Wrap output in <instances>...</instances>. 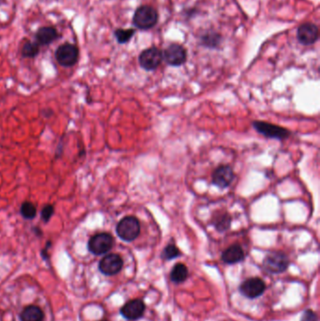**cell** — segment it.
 Wrapping results in <instances>:
<instances>
[{
	"instance_id": "277c9868",
	"label": "cell",
	"mask_w": 320,
	"mask_h": 321,
	"mask_svg": "<svg viewBox=\"0 0 320 321\" xmlns=\"http://www.w3.org/2000/svg\"><path fill=\"white\" fill-rule=\"evenodd\" d=\"M289 266V259L287 255L282 252H270L263 260L264 269L272 274L281 273Z\"/></svg>"
},
{
	"instance_id": "ba28073f",
	"label": "cell",
	"mask_w": 320,
	"mask_h": 321,
	"mask_svg": "<svg viewBox=\"0 0 320 321\" xmlns=\"http://www.w3.org/2000/svg\"><path fill=\"white\" fill-rule=\"evenodd\" d=\"M162 61V53L156 47L144 50L139 55V64L146 71H154L160 66Z\"/></svg>"
},
{
	"instance_id": "603a6c76",
	"label": "cell",
	"mask_w": 320,
	"mask_h": 321,
	"mask_svg": "<svg viewBox=\"0 0 320 321\" xmlns=\"http://www.w3.org/2000/svg\"><path fill=\"white\" fill-rule=\"evenodd\" d=\"M181 255L180 251L175 244H168L161 253V258L164 260H171Z\"/></svg>"
},
{
	"instance_id": "5bb4252c",
	"label": "cell",
	"mask_w": 320,
	"mask_h": 321,
	"mask_svg": "<svg viewBox=\"0 0 320 321\" xmlns=\"http://www.w3.org/2000/svg\"><path fill=\"white\" fill-rule=\"evenodd\" d=\"M244 252L239 244H233L229 246L222 254V260L226 264L230 265L240 263L244 259Z\"/></svg>"
},
{
	"instance_id": "3957f363",
	"label": "cell",
	"mask_w": 320,
	"mask_h": 321,
	"mask_svg": "<svg viewBox=\"0 0 320 321\" xmlns=\"http://www.w3.org/2000/svg\"><path fill=\"white\" fill-rule=\"evenodd\" d=\"M114 246V238L111 234L104 232L92 236L89 243L88 248L91 254L102 255L108 253Z\"/></svg>"
},
{
	"instance_id": "8fae6325",
	"label": "cell",
	"mask_w": 320,
	"mask_h": 321,
	"mask_svg": "<svg viewBox=\"0 0 320 321\" xmlns=\"http://www.w3.org/2000/svg\"><path fill=\"white\" fill-rule=\"evenodd\" d=\"M146 305L142 300L135 299L125 303L120 309V314L128 321H137L143 317Z\"/></svg>"
},
{
	"instance_id": "ffe728a7",
	"label": "cell",
	"mask_w": 320,
	"mask_h": 321,
	"mask_svg": "<svg viewBox=\"0 0 320 321\" xmlns=\"http://www.w3.org/2000/svg\"><path fill=\"white\" fill-rule=\"evenodd\" d=\"M20 214L26 220H33L37 216V209L33 203L26 201L21 206Z\"/></svg>"
},
{
	"instance_id": "9c48e42d",
	"label": "cell",
	"mask_w": 320,
	"mask_h": 321,
	"mask_svg": "<svg viewBox=\"0 0 320 321\" xmlns=\"http://www.w3.org/2000/svg\"><path fill=\"white\" fill-rule=\"evenodd\" d=\"M123 267V260L120 254H107L99 263V269L105 275L118 274Z\"/></svg>"
},
{
	"instance_id": "4316f807",
	"label": "cell",
	"mask_w": 320,
	"mask_h": 321,
	"mask_svg": "<svg viewBox=\"0 0 320 321\" xmlns=\"http://www.w3.org/2000/svg\"></svg>"
},
{
	"instance_id": "ac0fdd59",
	"label": "cell",
	"mask_w": 320,
	"mask_h": 321,
	"mask_svg": "<svg viewBox=\"0 0 320 321\" xmlns=\"http://www.w3.org/2000/svg\"><path fill=\"white\" fill-rule=\"evenodd\" d=\"M188 274H189V271H188L186 266L184 264L178 263V264L175 265L172 268V271L170 273V278L174 283L179 284V283H182L186 280Z\"/></svg>"
},
{
	"instance_id": "4fadbf2b",
	"label": "cell",
	"mask_w": 320,
	"mask_h": 321,
	"mask_svg": "<svg viewBox=\"0 0 320 321\" xmlns=\"http://www.w3.org/2000/svg\"><path fill=\"white\" fill-rule=\"evenodd\" d=\"M297 37L303 45L314 44L319 40V27L312 23H305L298 28Z\"/></svg>"
},
{
	"instance_id": "d4e9b609",
	"label": "cell",
	"mask_w": 320,
	"mask_h": 321,
	"mask_svg": "<svg viewBox=\"0 0 320 321\" xmlns=\"http://www.w3.org/2000/svg\"><path fill=\"white\" fill-rule=\"evenodd\" d=\"M301 321H319V319H318L317 314L314 311H312V310H306L303 313Z\"/></svg>"
},
{
	"instance_id": "d6986e66",
	"label": "cell",
	"mask_w": 320,
	"mask_h": 321,
	"mask_svg": "<svg viewBox=\"0 0 320 321\" xmlns=\"http://www.w3.org/2000/svg\"><path fill=\"white\" fill-rule=\"evenodd\" d=\"M202 43L203 45L209 47V48H216L221 43L222 37L215 32H209L206 33L204 36H202Z\"/></svg>"
},
{
	"instance_id": "9a60e30c",
	"label": "cell",
	"mask_w": 320,
	"mask_h": 321,
	"mask_svg": "<svg viewBox=\"0 0 320 321\" xmlns=\"http://www.w3.org/2000/svg\"><path fill=\"white\" fill-rule=\"evenodd\" d=\"M35 38L39 45H48L58 38V33L54 27H40L37 31Z\"/></svg>"
},
{
	"instance_id": "2e32d148",
	"label": "cell",
	"mask_w": 320,
	"mask_h": 321,
	"mask_svg": "<svg viewBox=\"0 0 320 321\" xmlns=\"http://www.w3.org/2000/svg\"><path fill=\"white\" fill-rule=\"evenodd\" d=\"M43 318L42 310L36 305H28L20 314L21 321H42Z\"/></svg>"
},
{
	"instance_id": "5b68a950",
	"label": "cell",
	"mask_w": 320,
	"mask_h": 321,
	"mask_svg": "<svg viewBox=\"0 0 320 321\" xmlns=\"http://www.w3.org/2000/svg\"><path fill=\"white\" fill-rule=\"evenodd\" d=\"M78 57V48L71 43H64L60 45L55 51V59L63 67H71L75 65Z\"/></svg>"
},
{
	"instance_id": "8992f818",
	"label": "cell",
	"mask_w": 320,
	"mask_h": 321,
	"mask_svg": "<svg viewBox=\"0 0 320 321\" xmlns=\"http://www.w3.org/2000/svg\"><path fill=\"white\" fill-rule=\"evenodd\" d=\"M253 126L259 134L271 139L284 140L290 135L288 130L278 125L267 123L264 121H253Z\"/></svg>"
},
{
	"instance_id": "44dd1931",
	"label": "cell",
	"mask_w": 320,
	"mask_h": 321,
	"mask_svg": "<svg viewBox=\"0 0 320 321\" xmlns=\"http://www.w3.org/2000/svg\"><path fill=\"white\" fill-rule=\"evenodd\" d=\"M40 53V46L37 42H30L27 41L23 48H22V55L24 57H28V58H32L37 56Z\"/></svg>"
},
{
	"instance_id": "cb8c5ba5",
	"label": "cell",
	"mask_w": 320,
	"mask_h": 321,
	"mask_svg": "<svg viewBox=\"0 0 320 321\" xmlns=\"http://www.w3.org/2000/svg\"><path fill=\"white\" fill-rule=\"evenodd\" d=\"M53 213H54V208H53V205H51V204L45 205L40 213L42 221L44 223H48L51 220V218L53 217Z\"/></svg>"
},
{
	"instance_id": "52a82bcc",
	"label": "cell",
	"mask_w": 320,
	"mask_h": 321,
	"mask_svg": "<svg viewBox=\"0 0 320 321\" xmlns=\"http://www.w3.org/2000/svg\"><path fill=\"white\" fill-rule=\"evenodd\" d=\"M162 58L166 61L167 64L178 67L183 65L186 62L187 52L185 48L180 44L173 43L170 44L163 52Z\"/></svg>"
},
{
	"instance_id": "e0dca14e",
	"label": "cell",
	"mask_w": 320,
	"mask_h": 321,
	"mask_svg": "<svg viewBox=\"0 0 320 321\" xmlns=\"http://www.w3.org/2000/svg\"><path fill=\"white\" fill-rule=\"evenodd\" d=\"M213 223L214 227L218 231L224 232L230 228L231 217L227 213H220V214L214 215Z\"/></svg>"
},
{
	"instance_id": "7402d4cb",
	"label": "cell",
	"mask_w": 320,
	"mask_h": 321,
	"mask_svg": "<svg viewBox=\"0 0 320 321\" xmlns=\"http://www.w3.org/2000/svg\"><path fill=\"white\" fill-rule=\"evenodd\" d=\"M134 33H135V29H133V28H130V29L118 28L115 31V37L119 43L123 44L131 40L133 38Z\"/></svg>"
},
{
	"instance_id": "7c38bea8",
	"label": "cell",
	"mask_w": 320,
	"mask_h": 321,
	"mask_svg": "<svg viewBox=\"0 0 320 321\" xmlns=\"http://www.w3.org/2000/svg\"><path fill=\"white\" fill-rule=\"evenodd\" d=\"M234 178L235 174L233 169L227 164L218 166L213 173V183L221 189L228 187Z\"/></svg>"
},
{
	"instance_id": "6da1fadb",
	"label": "cell",
	"mask_w": 320,
	"mask_h": 321,
	"mask_svg": "<svg viewBox=\"0 0 320 321\" xmlns=\"http://www.w3.org/2000/svg\"><path fill=\"white\" fill-rule=\"evenodd\" d=\"M140 223L134 216H126L119 222L116 231L122 241L131 242L136 240L140 234Z\"/></svg>"
},
{
	"instance_id": "484cf974",
	"label": "cell",
	"mask_w": 320,
	"mask_h": 321,
	"mask_svg": "<svg viewBox=\"0 0 320 321\" xmlns=\"http://www.w3.org/2000/svg\"><path fill=\"white\" fill-rule=\"evenodd\" d=\"M33 231H34V233L38 236V237H40L41 235H42V231L40 230V228H33Z\"/></svg>"
},
{
	"instance_id": "7a4b0ae2",
	"label": "cell",
	"mask_w": 320,
	"mask_h": 321,
	"mask_svg": "<svg viewBox=\"0 0 320 321\" xmlns=\"http://www.w3.org/2000/svg\"><path fill=\"white\" fill-rule=\"evenodd\" d=\"M159 19V14L157 11L150 7V6H141L139 7L135 13H134L133 23L134 27L141 29V30H147L150 29L157 24Z\"/></svg>"
},
{
	"instance_id": "30bf717a",
	"label": "cell",
	"mask_w": 320,
	"mask_h": 321,
	"mask_svg": "<svg viewBox=\"0 0 320 321\" xmlns=\"http://www.w3.org/2000/svg\"><path fill=\"white\" fill-rule=\"evenodd\" d=\"M266 285L260 278H249L241 283L240 291L241 294L249 299H255L264 293Z\"/></svg>"
}]
</instances>
